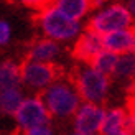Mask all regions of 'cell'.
<instances>
[{
  "label": "cell",
  "instance_id": "cell-1",
  "mask_svg": "<svg viewBox=\"0 0 135 135\" xmlns=\"http://www.w3.org/2000/svg\"><path fill=\"white\" fill-rule=\"evenodd\" d=\"M43 102L48 107L51 119H73L74 114L83 104L81 94L78 87L74 86L73 79L59 78L55 84H51L48 89L41 94Z\"/></svg>",
  "mask_w": 135,
  "mask_h": 135
},
{
  "label": "cell",
  "instance_id": "cell-2",
  "mask_svg": "<svg viewBox=\"0 0 135 135\" xmlns=\"http://www.w3.org/2000/svg\"><path fill=\"white\" fill-rule=\"evenodd\" d=\"M73 83L78 87L83 102L102 105V102L109 96V89H110L109 76L97 71L92 64L87 63L78 64L73 74Z\"/></svg>",
  "mask_w": 135,
  "mask_h": 135
},
{
  "label": "cell",
  "instance_id": "cell-3",
  "mask_svg": "<svg viewBox=\"0 0 135 135\" xmlns=\"http://www.w3.org/2000/svg\"><path fill=\"white\" fill-rule=\"evenodd\" d=\"M38 25L45 38H50L56 43H69L81 36L83 26L81 22H74L66 17L53 5H48L38 15Z\"/></svg>",
  "mask_w": 135,
  "mask_h": 135
},
{
  "label": "cell",
  "instance_id": "cell-4",
  "mask_svg": "<svg viewBox=\"0 0 135 135\" xmlns=\"http://www.w3.org/2000/svg\"><path fill=\"white\" fill-rule=\"evenodd\" d=\"M132 23L133 18L130 17L125 5L120 2H112L94 13L89 20L87 28L96 31L100 36H107L110 33L132 28Z\"/></svg>",
  "mask_w": 135,
  "mask_h": 135
},
{
  "label": "cell",
  "instance_id": "cell-5",
  "mask_svg": "<svg viewBox=\"0 0 135 135\" xmlns=\"http://www.w3.org/2000/svg\"><path fill=\"white\" fill-rule=\"evenodd\" d=\"M22 69V86L35 94H43L51 84L59 79V71L55 64L38 63L33 59H25L20 64Z\"/></svg>",
  "mask_w": 135,
  "mask_h": 135
},
{
  "label": "cell",
  "instance_id": "cell-6",
  "mask_svg": "<svg viewBox=\"0 0 135 135\" xmlns=\"http://www.w3.org/2000/svg\"><path fill=\"white\" fill-rule=\"evenodd\" d=\"M48 122H51V115L41 96H26L13 117V124L20 133H25L33 127Z\"/></svg>",
  "mask_w": 135,
  "mask_h": 135
},
{
  "label": "cell",
  "instance_id": "cell-7",
  "mask_svg": "<svg viewBox=\"0 0 135 135\" xmlns=\"http://www.w3.org/2000/svg\"><path fill=\"white\" fill-rule=\"evenodd\" d=\"M105 119V109L99 104L83 102L78 112L74 114L73 120V130L87 135H100L102 124Z\"/></svg>",
  "mask_w": 135,
  "mask_h": 135
},
{
  "label": "cell",
  "instance_id": "cell-8",
  "mask_svg": "<svg viewBox=\"0 0 135 135\" xmlns=\"http://www.w3.org/2000/svg\"><path fill=\"white\" fill-rule=\"evenodd\" d=\"M104 48V36L97 35L96 31H92L89 28H84V31L81 33V36L74 41L73 48V56L81 63L91 64L94 61L99 53H102Z\"/></svg>",
  "mask_w": 135,
  "mask_h": 135
},
{
  "label": "cell",
  "instance_id": "cell-9",
  "mask_svg": "<svg viewBox=\"0 0 135 135\" xmlns=\"http://www.w3.org/2000/svg\"><path fill=\"white\" fill-rule=\"evenodd\" d=\"M63 48L61 43H56L50 38H40L30 46L28 50V59L38 63H48V64H55V61L61 56Z\"/></svg>",
  "mask_w": 135,
  "mask_h": 135
},
{
  "label": "cell",
  "instance_id": "cell-10",
  "mask_svg": "<svg viewBox=\"0 0 135 135\" xmlns=\"http://www.w3.org/2000/svg\"><path fill=\"white\" fill-rule=\"evenodd\" d=\"M22 86V69L12 59H2L0 61V92L18 89Z\"/></svg>",
  "mask_w": 135,
  "mask_h": 135
},
{
  "label": "cell",
  "instance_id": "cell-11",
  "mask_svg": "<svg viewBox=\"0 0 135 135\" xmlns=\"http://www.w3.org/2000/svg\"><path fill=\"white\" fill-rule=\"evenodd\" d=\"M51 5L74 22H81L91 12V0H53Z\"/></svg>",
  "mask_w": 135,
  "mask_h": 135
},
{
  "label": "cell",
  "instance_id": "cell-12",
  "mask_svg": "<svg viewBox=\"0 0 135 135\" xmlns=\"http://www.w3.org/2000/svg\"><path fill=\"white\" fill-rule=\"evenodd\" d=\"M129 127H132L130 119H129V112L125 109H122V107H112V109L105 110V119L102 124L100 135L109 133V132H115L120 129H129Z\"/></svg>",
  "mask_w": 135,
  "mask_h": 135
},
{
  "label": "cell",
  "instance_id": "cell-13",
  "mask_svg": "<svg viewBox=\"0 0 135 135\" xmlns=\"http://www.w3.org/2000/svg\"><path fill=\"white\" fill-rule=\"evenodd\" d=\"M25 89L18 87V89H10L0 92V115L3 117H15L17 110L20 109L22 102L25 100Z\"/></svg>",
  "mask_w": 135,
  "mask_h": 135
},
{
  "label": "cell",
  "instance_id": "cell-14",
  "mask_svg": "<svg viewBox=\"0 0 135 135\" xmlns=\"http://www.w3.org/2000/svg\"><path fill=\"white\" fill-rule=\"evenodd\" d=\"M114 76L122 81H135V53L119 55Z\"/></svg>",
  "mask_w": 135,
  "mask_h": 135
},
{
  "label": "cell",
  "instance_id": "cell-15",
  "mask_svg": "<svg viewBox=\"0 0 135 135\" xmlns=\"http://www.w3.org/2000/svg\"><path fill=\"white\" fill-rule=\"evenodd\" d=\"M117 61H119V55L112 53L109 50H104L102 53L94 58V61L91 63L97 71H100L105 76H114V71H115V66H117Z\"/></svg>",
  "mask_w": 135,
  "mask_h": 135
},
{
  "label": "cell",
  "instance_id": "cell-16",
  "mask_svg": "<svg viewBox=\"0 0 135 135\" xmlns=\"http://www.w3.org/2000/svg\"><path fill=\"white\" fill-rule=\"evenodd\" d=\"M12 40V26L7 20L0 18V50L5 48Z\"/></svg>",
  "mask_w": 135,
  "mask_h": 135
},
{
  "label": "cell",
  "instance_id": "cell-17",
  "mask_svg": "<svg viewBox=\"0 0 135 135\" xmlns=\"http://www.w3.org/2000/svg\"><path fill=\"white\" fill-rule=\"evenodd\" d=\"M22 135H55V127H53L51 122H48L38 127H33V129H30L28 132H25Z\"/></svg>",
  "mask_w": 135,
  "mask_h": 135
},
{
  "label": "cell",
  "instance_id": "cell-18",
  "mask_svg": "<svg viewBox=\"0 0 135 135\" xmlns=\"http://www.w3.org/2000/svg\"><path fill=\"white\" fill-rule=\"evenodd\" d=\"M12 2L22 3L25 7H30V8H40V10H43L48 5H51L50 2H53V0H12Z\"/></svg>",
  "mask_w": 135,
  "mask_h": 135
},
{
  "label": "cell",
  "instance_id": "cell-19",
  "mask_svg": "<svg viewBox=\"0 0 135 135\" xmlns=\"http://www.w3.org/2000/svg\"><path fill=\"white\" fill-rule=\"evenodd\" d=\"M127 112H129V119H130V124H132L133 130H135V96H133V99H130L129 105H127Z\"/></svg>",
  "mask_w": 135,
  "mask_h": 135
},
{
  "label": "cell",
  "instance_id": "cell-20",
  "mask_svg": "<svg viewBox=\"0 0 135 135\" xmlns=\"http://www.w3.org/2000/svg\"><path fill=\"white\" fill-rule=\"evenodd\" d=\"M124 5H125V8L129 10L130 17L133 18V22H135V0H124Z\"/></svg>",
  "mask_w": 135,
  "mask_h": 135
},
{
  "label": "cell",
  "instance_id": "cell-21",
  "mask_svg": "<svg viewBox=\"0 0 135 135\" xmlns=\"http://www.w3.org/2000/svg\"><path fill=\"white\" fill-rule=\"evenodd\" d=\"M91 5H92V8L100 10L102 7H105V5H107V0H91Z\"/></svg>",
  "mask_w": 135,
  "mask_h": 135
},
{
  "label": "cell",
  "instance_id": "cell-22",
  "mask_svg": "<svg viewBox=\"0 0 135 135\" xmlns=\"http://www.w3.org/2000/svg\"><path fill=\"white\" fill-rule=\"evenodd\" d=\"M66 135H87V133H79V132H74V130H71L69 133H66Z\"/></svg>",
  "mask_w": 135,
  "mask_h": 135
}]
</instances>
